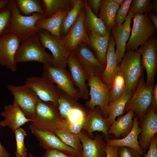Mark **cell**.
I'll use <instances>...</instances> for the list:
<instances>
[{
    "instance_id": "obj_1",
    "label": "cell",
    "mask_w": 157,
    "mask_h": 157,
    "mask_svg": "<svg viewBox=\"0 0 157 157\" xmlns=\"http://www.w3.org/2000/svg\"><path fill=\"white\" fill-rule=\"evenodd\" d=\"M8 5L12 13L8 33L15 35L21 43L36 34L38 30L36 23L40 19L46 18L44 15L34 13L29 16L23 15L19 11L15 0H10Z\"/></svg>"
},
{
    "instance_id": "obj_2",
    "label": "cell",
    "mask_w": 157,
    "mask_h": 157,
    "mask_svg": "<svg viewBox=\"0 0 157 157\" xmlns=\"http://www.w3.org/2000/svg\"><path fill=\"white\" fill-rule=\"evenodd\" d=\"M63 122L55 104L40 99L36 106L35 117L30 125L39 130L52 131L62 129Z\"/></svg>"
},
{
    "instance_id": "obj_3",
    "label": "cell",
    "mask_w": 157,
    "mask_h": 157,
    "mask_svg": "<svg viewBox=\"0 0 157 157\" xmlns=\"http://www.w3.org/2000/svg\"><path fill=\"white\" fill-rule=\"evenodd\" d=\"M118 66L124 78L126 90L133 93L144 73L141 55L137 50L126 51Z\"/></svg>"
},
{
    "instance_id": "obj_4",
    "label": "cell",
    "mask_w": 157,
    "mask_h": 157,
    "mask_svg": "<svg viewBox=\"0 0 157 157\" xmlns=\"http://www.w3.org/2000/svg\"><path fill=\"white\" fill-rule=\"evenodd\" d=\"M131 33L126 46V50L135 51L150 37L157 33V28L148 14H133Z\"/></svg>"
},
{
    "instance_id": "obj_5",
    "label": "cell",
    "mask_w": 157,
    "mask_h": 157,
    "mask_svg": "<svg viewBox=\"0 0 157 157\" xmlns=\"http://www.w3.org/2000/svg\"><path fill=\"white\" fill-rule=\"evenodd\" d=\"M15 60L16 63L35 61L52 66L53 58L41 45L36 34L21 43L15 54Z\"/></svg>"
},
{
    "instance_id": "obj_6",
    "label": "cell",
    "mask_w": 157,
    "mask_h": 157,
    "mask_svg": "<svg viewBox=\"0 0 157 157\" xmlns=\"http://www.w3.org/2000/svg\"><path fill=\"white\" fill-rule=\"evenodd\" d=\"M153 87L146 85L143 74L132 96L126 104L124 114L129 110H133L140 121L142 122L151 105Z\"/></svg>"
},
{
    "instance_id": "obj_7",
    "label": "cell",
    "mask_w": 157,
    "mask_h": 157,
    "mask_svg": "<svg viewBox=\"0 0 157 157\" xmlns=\"http://www.w3.org/2000/svg\"><path fill=\"white\" fill-rule=\"evenodd\" d=\"M87 81V84L90 87V99L85 102V107L92 110L96 106H99L103 117L107 119L108 117L107 108L109 102V88L99 76L93 74H89Z\"/></svg>"
},
{
    "instance_id": "obj_8",
    "label": "cell",
    "mask_w": 157,
    "mask_h": 157,
    "mask_svg": "<svg viewBox=\"0 0 157 157\" xmlns=\"http://www.w3.org/2000/svg\"><path fill=\"white\" fill-rule=\"evenodd\" d=\"M38 40L42 47L48 49L53 58L52 66L59 68L67 67L69 53L62 38L53 35L48 31L39 29L37 33Z\"/></svg>"
},
{
    "instance_id": "obj_9",
    "label": "cell",
    "mask_w": 157,
    "mask_h": 157,
    "mask_svg": "<svg viewBox=\"0 0 157 157\" xmlns=\"http://www.w3.org/2000/svg\"><path fill=\"white\" fill-rule=\"evenodd\" d=\"M7 87L25 117L32 121L35 116L36 105L40 99L35 92L26 84L17 86L9 85Z\"/></svg>"
},
{
    "instance_id": "obj_10",
    "label": "cell",
    "mask_w": 157,
    "mask_h": 157,
    "mask_svg": "<svg viewBox=\"0 0 157 157\" xmlns=\"http://www.w3.org/2000/svg\"><path fill=\"white\" fill-rule=\"evenodd\" d=\"M42 75L49 78L60 90L74 99L77 101L80 98L78 90L66 67L59 68L44 65Z\"/></svg>"
},
{
    "instance_id": "obj_11",
    "label": "cell",
    "mask_w": 157,
    "mask_h": 157,
    "mask_svg": "<svg viewBox=\"0 0 157 157\" xmlns=\"http://www.w3.org/2000/svg\"><path fill=\"white\" fill-rule=\"evenodd\" d=\"M137 50L142 56V64L146 72V85L153 86L157 68V37H150Z\"/></svg>"
},
{
    "instance_id": "obj_12",
    "label": "cell",
    "mask_w": 157,
    "mask_h": 157,
    "mask_svg": "<svg viewBox=\"0 0 157 157\" xmlns=\"http://www.w3.org/2000/svg\"><path fill=\"white\" fill-rule=\"evenodd\" d=\"M58 108L62 119L72 123L83 121L90 110L61 90Z\"/></svg>"
},
{
    "instance_id": "obj_13",
    "label": "cell",
    "mask_w": 157,
    "mask_h": 157,
    "mask_svg": "<svg viewBox=\"0 0 157 157\" xmlns=\"http://www.w3.org/2000/svg\"><path fill=\"white\" fill-rule=\"evenodd\" d=\"M25 84L33 90L41 100L52 102L58 106L61 90L49 78L42 76L30 77Z\"/></svg>"
},
{
    "instance_id": "obj_14",
    "label": "cell",
    "mask_w": 157,
    "mask_h": 157,
    "mask_svg": "<svg viewBox=\"0 0 157 157\" xmlns=\"http://www.w3.org/2000/svg\"><path fill=\"white\" fill-rule=\"evenodd\" d=\"M29 129L43 149H56L68 155L81 157V153L65 144L52 131L39 130L30 125Z\"/></svg>"
},
{
    "instance_id": "obj_15",
    "label": "cell",
    "mask_w": 157,
    "mask_h": 157,
    "mask_svg": "<svg viewBox=\"0 0 157 157\" xmlns=\"http://www.w3.org/2000/svg\"><path fill=\"white\" fill-rule=\"evenodd\" d=\"M20 44L15 35L9 33L0 38V65L6 66L12 72L16 71L15 56Z\"/></svg>"
},
{
    "instance_id": "obj_16",
    "label": "cell",
    "mask_w": 157,
    "mask_h": 157,
    "mask_svg": "<svg viewBox=\"0 0 157 157\" xmlns=\"http://www.w3.org/2000/svg\"><path fill=\"white\" fill-rule=\"evenodd\" d=\"M67 66L73 82L78 89L80 98L84 100L89 98V89L86 83L89 74L80 64L72 51L69 53Z\"/></svg>"
},
{
    "instance_id": "obj_17",
    "label": "cell",
    "mask_w": 157,
    "mask_h": 157,
    "mask_svg": "<svg viewBox=\"0 0 157 157\" xmlns=\"http://www.w3.org/2000/svg\"><path fill=\"white\" fill-rule=\"evenodd\" d=\"M85 14L84 6L76 22L70 28L66 35L62 38L69 53L81 43L88 44V33L84 25Z\"/></svg>"
},
{
    "instance_id": "obj_18",
    "label": "cell",
    "mask_w": 157,
    "mask_h": 157,
    "mask_svg": "<svg viewBox=\"0 0 157 157\" xmlns=\"http://www.w3.org/2000/svg\"><path fill=\"white\" fill-rule=\"evenodd\" d=\"M72 51L78 62L89 74H93L100 76L104 69L87 44L81 43Z\"/></svg>"
},
{
    "instance_id": "obj_19",
    "label": "cell",
    "mask_w": 157,
    "mask_h": 157,
    "mask_svg": "<svg viewBox=\"0 0 157 157\" xmlns=\"http://www.w3.org/2000/svg\"><path fill=\"white\" fill-rule=\"evenodd\" d=\"M109 127L106 119L103 117L99 107L97 106L92 110L90 109L85 118L82 130L85 131L91 139L94 138V132H101L103 137L106 140L114 138L112 135L108 133Z\"/></svg>"
},
{
    "instance_id": "obj_20",
    "label": "cell",
    "mask_w": 157,
    "mask_h": 157,
    "mask_svg": "<svg viewBox=\"0 0 157 157\" xmlns=\"http://www.w3.org/2000/svg\"><path fill=\"white\" fill-rule=\"evenodd\" d=\"M78 135L82 149L81 157H106L105 149L107 144L101 135L96 133L91 139L81 130Z\"/></svg>"
},
{
    "instance_id": "obj_21",
    "label": "cell",
    "mask_w": 157,
    "mask_h": 157,
    "mask_svg": "<svg viewBox=\"0 0 157 157\" xmlns=\"http://www.w3.org/2000/svg\"><path fill=\"white\" fill-rule=\"evenodd\" d=\"M133 14L131 5L126 19L124 23L119 26H114L110 31L116 45L115 53L118 65L125 52L126 42L129 39L131 31V23Z\"/></svg>"
},
{
    "instance_id": "obj_22",
    "label": "cell",
    "mask_w": 157,
    "mask_h": 157,
    "mask_svg": "<svg viewBox=\"0 0 157 157\" xmlns=\"http://www.w3.org/2000/svg\"><path fill=\"white\" fill-rule=\"evenodd\" d=\"M151 106L145 118L142 122L141 132L138 136V142L144 154L147 153L150 141L157 133V116Z\"/></svg>"
},
{
    "instance_id": "obj_23",
    "label": "cell",
    "mask_w": 157,
    "mask_h": 157,
    "mask_svg": "<svg viewBox=\"0 0 157 157\" xmlns=\"http://www.w3.org/2000/svg\"><path fill=\"white\" fill-rule=\"evenodd\" d=\"M0 114L4 118L3 120L0 121V126L3 127L8 126L13 132L26 123L32 121L25 117L14 101L13 104L5 105Z\"/></svg>"
},
{
    "instance_id": "obj_24",
    "label": "cell",
    "mask_w": 157,
    "mask_h": 157,
    "mask_svg": "<svg viewBox=\"0 0 157 157\" xmlns=\"http://www.w3.org/2000/svg\"><path fill=\"white\" fill-rule=\"evenodd\" d=\"M115 42L111 33L106 53V65L100 77L110 90L118 67L115 50Z\"/></svg>"
},
{
    "instance_id": "obj_25",
    "label": "cell",
    "mask_w": 157,
    "mask_h": 157,
    "mask_svg": "<svg viewBox=\"0 0 157 157\" xmlns=\"http://www.w3.org/2000/svg\"><path fill=\"white\" fill-rule=\"evenodd\" d=\"M138 117L136 115L133 117L134 123L130 133L125 138L121 139H108L106 140L107 144L115 147L126 146L136 150L141 155L144 153L138 141V136L141 132L139 126Z\"/></svg>"
},
{
    "instance_id": "obj_26",
    "label": "cell",
    "mask_w": 157,
    "mask_h": 157,
    "mask_svg": "<svg viewBox=\"0 0 157 157\" xmlns=\"http://www.w3.org/2000/svg\"><path fill=\"white\" fill-rule=\"evenodd\" d=\"M134 113L133 110H131L124 115L118 116L109 127L108 134L113 135L117 139L126 137L130 133L133 126Z\"/></svg>"
},
{
    "instance_id": "obj_27",
    "label": "cell",
    "mask_w": 157,
    "mask_h": 157,
    "mask_svg": "<svg viewBox=\"0 0 157 157\" xmlns=\"http://www.w3.org/2000/svg\"><path fill=\"white\" fill-rule=\"evenodd\" d=\"M89 42L88 46L94 52L95 56L104 69L106 65V53L111 32L106 35L101 36L93 33L88 32Z\"/></svg>"
},
{
    "instance_id": "obj_28",
    "label": "cell",
    "mask_w": 157,
    "mask_h": 157,
    "mask_svg": "<svg viewBox=\"0 0 157 157\" xmlns=\"http://www.w3.org/2000/svg\"><path fill=\"white\" fill-rule=\"evenodd\" d=\"M84 2L85 11L84 25L87 32L90 31L101 36H105L110 33L103 22L93 13L86 0H84Z\"/></svg>"
},
{
    "instance_id": "obj_29",
    "label": "cell",
    "mask_w": 157,
    "mask_h": 157,
    "mask_svg": "<svg viewBox=\"0 0 157 157\" xmlns=\"http://www.w3.org/2000/svg\"><path fill=\"white\" fill-rule=\"evenodd\" d=\"M119 6L113 0H101L97 17L103 22L109 31L114 26L115 15Z\"/></svg>"
},
{
    "instance_id": "obj_30",
    "label": "cell",
    "mask_w": 157,
    "mask_h": 157,
    "mask_svg": "<svg viewBox=\"0 0 157 157\" xmlns=\"http://www.w3.org/2000/svg\"><path fill=\"white\" fill-rule=\"evenodd\" d=\"M68 12H60L49 18H40L36 22L35 26L38 30L43 29L52 35L60 37L59 31L60 26Z\"/></svg>"
},
{
    "instance_id": "obj_31",
    "label": "cell",
    "mask_w": 157,
    "mask_h": 157,
    "mask_svg": "<svg viewBox=\"0 0 157 157\" xmlns=\"http://www.w3.org/2000/svg\"><path fill=\"white\" fill-rule=\"evenodd\" d=\"M133 93L126 90L119 99L113 102H109L107 108L108 117L106 120L109 126L115 120L117 117L123 115L126 104Z\"/></svg>"
},
{
    "instance_id": "obj_32",
    "label": "cell",
    "mask_w": 157,
    "mask_h": 157,
    "mask_svg": "<svg viewBox=\"0 0 157 157\" xmlns=\"http://www.w3.org/2000/svg\"><path fill=\"white\" fill-rule=\"evenodd\" d=\"M76 0H43L44 15L49 18L62 12L68 11L73 7Z\"/></svg>"
},
{
    "instance_id": "obj_33",
    "label": "cell",
    "mask_w": 157,
    "mask_h": 157,
    "mask_svg": "<svg viewBox=\"0 0 157 157\" xmlns=\"http://www.w3.org/2000/svg\"><path fill=\"white\" fill-rule=\"evenodd\" d=\"M84 0H76L72 8L68 11L62 22L59 31L60 37L63 38L76 21L84 7Z\"/></svg>"
},
{
    "instance_id": "obj_34",
    "label": "cell",
    "mask_w": 157,
    "mask_h": 157,
    "mask_svg": "<svg viewBox=\"0 0 157 157\" xmlns=\"http://www.w3.org/2000/svg\"><path fill=\"white\" fill-rule=\"evenodd\" d=\"M126 90L124 78L118 66L109 91V101L113 102L119 99Z\"/></svg>"
},
{
    "instance_id": "obj_35",
    "label": "cell",
    "mask_w": 157,
    "mask_h": 157,
    "mask_svg": "<svg viewBox=\"0 0 157 157\" xmlns=\"http://www.w3.org/2000/svg\"><path fill=\"white\" fill-rule=\"evenodd\" d=\"M15 1L20 13H22L24 15L29 16L34 13L44 15L42 0H15Z\"/></svg>"
},
{
    "instance_id": "obj_36",
    "label": "cell",
    "mask_w": 157,
    "mask_h": 157,
    "mask_svg": "<svg viewBox=\"0 0 157 157\" xmlns=\"http://www.w3.org/2000/svg\"><path fill=\"white\" fill-rule=\"evenodd\" d=\"M51 131L53 132L65 144L82 154V145L78 134L62 129H56Z\"/></svg>"
},
{
    "instance_id": "obj_37",
    "label": "cell",
    "mask_w": 157,
    "mask_h": 157,
    "mask_svg": "<svg viewBox=\"0 0 157 157\" xmlns=\"http://www.w3.org/2000/svg\"><path fill=\"white\" fill-rule=\"evenodd\" d=\"M14 133L16 142V150L15 152L17 157H26L27 155V149L24 143L26 132L22 128H19L15 130Z\"/></svg>"
},
{
    "instance_id": "obj_38",
    "label": "cell",
    "mask_w": 157,
    "mask_h": 157,
    "mask_svg": "<svg viewBox=\"0 0 157 157\" xmlns=\"http://www.w3.org/2000/svg\"><path fill=\"white\" fill-rule=\"evenodd\" d=\"M12 18V12L8 4L0 10V38L8 32Z\"/></svg>"
},
{
    "instance_id": "obj_39",
    "label": "cell",
    "mask_w": 157,
    "mask_h": 157,
    "mask_svg": "<svg viewBox=\"0 0 157 157\" xmlns=\"http://www.w3.org/2000/svg\"><path fill=\"white\" fill-rule=\"evenodd\" d=\"M151 0H133L131 4L133 14H148L153 10Z\"/></svg>"
},
{
    "instance_id": "obj_40",
    "label": "cell",
    "mask_w": 157,
    "mask_h": 157,
    "mask_svg": "<svg viewBox=\"0 0 157 157\" xmlns=\"http://www.w3.org/2000/svg\"><path fill=\"white\" fill-rule=\"evenodd\" d=\"M132 0H124L122 4L119 6L117 12L115 19L114 26L122 25L126 19Z\"/></svg>"
},
{
    "instance_id": "obj_41",
    "label": "cell",
    "mask_w": 157,
    "mask_h": 157,
    "mask_svg": "<svg viewBox=\"0 0 157 157\" xmlns=\"http://www.w3.org/2000/svg\"><path fill=\"white\" fill-rule=\"evenodd\" d=\"M117 157H143L133 149L126 146L118 147Z\"/></svg>"
},
{
    "instance_id": "obj_42",
    "label": "cell",
    "mask_w": 157,
    "mask_h": 157,
    "mask_svg": "<svg viewBox=\"0 0 157 157\" xmlns=\"http://www.w3.org/2000/svg\"><path fill=\"white\" fill-rule=\"evenodd\" d=\"M149 150L143 157H157V136L155 134L151 140Z\"/></svg>"
},
{
    "instance_id": "obj_43",
    "label": "cell",
    "mask_w": 157,
    "mask_h": 157,
    "mask_svg": "<svg viewBox=\"0 0 157 157\" xmlns=\"http://www.w3.org/2000/svg\"><path fill=\"white\" fill-rule=\"evenodd\" d=\"M42 157H77L68 155L59 150L55 149L46 150Z\"/></svg>"
},
{
    "instance_id": "obj_44",
    "label": "cell",
    "mask_w": 157,
    "mask_h": 157,
    "mask_svg": "<svg viewBox=\"0 0 157 157\" xmlns=\"http://www.w3.org/2000/svg\"><path fill=\"white\" fill-rule=\"evenodd\" d=\"M86 1L93 13L97 16L99 11L101 0H86Z\"/></svg>"
},
{
    "instance_id": "obj_45",
    "label": "cell",
    "mask_w": 157,
    "mask_h": 157,
    "mask_svg": "<svg viewBox=\"0 0 157 157\" xmlns=\"http://www.w3.org/2000/svg\"><path fill=\"white\" fill-rule=\"evenodd\" d=\"M118 147L107 144L105 151L106 157H117Z\"/></svg>"
},
{
    "instance_id": "obj_46",
    "label": "cell",
    "mask_w": 157,
    "mask_h": 157,
    "mask_svg": "<svg viewBox=\"0 0 157 157\" xmlns=\"http://www.w3.org/2000/svg\"><path fill=\"white\" fill-rule=\"evenodd\" d=\"M151 106L156 112L157 107V83L154 85L152 91V101Z\"/></svg>"
},
{
    "instance_id": "obj_47",
    "label": "cell",
    "mask_w": 157,
    "mask_h": 157,
    "mask_svg": "<svg viewBox=\"0 0 157 157\" xmlns=\"http://www.w3.org/2000/svg\"><path fill=\"white\" fill-rule=\"evenodd\" d=\"M10 155V154L0 142V157H9Z\"/></svg>"
},
{
    "instance_id": "obj_48",
    "label": "cell",
    "mask_w": 157,
    "mask_h": 157,
    "mask_svg": "<svg viewBox=\"0 0 157 157\" xmlns=\"http://www.w3.org/2000/svg\"><path fill=\"white\" fill-rule=\"evenodd\" d=\"M148 15L153 23L157 28V16L151 12L148 14Z\"/></svg>"
},
{
    "instance_id": "obj_49",
    "label": "cell",
    "mask_w": 157,
    "mask_h": 157,
    "mask_svg": "<svg viewBox=\"0 0 157 157\" xmlns=\"http://www.w3.org/2000/svg\"><path fill=\"white\" fill-rule=\"evenodd\" d=\"M152 5V13L155 15H157V0H153L151 3Z\"/></svg>"
},
{
    "instance_id": "obj_50",
    "label": "cell",
    "mask_w": 157,
    "mask_h": 157,
    "mask_svg": "<svg viewBox=\"0 0 157 157\" xmlns=\"http://www.w3.org/2000/svg\"><path fill=\"white\" fill-rule=\"evenodd\" d=\"M10 0H0V10L6 6Z\"/></svg>"
},
{
    "instance_id": "obj_51",
    "label": "cell",
    "mask_w": 157,
    "mask_h": 157,
    "mask_svg": "<svg viewBox=\"0 0 157 157\" xmlns=\"http://www.w3.org/2000/svg\"><path fill=\"white\" fill-rule=\"evenodd\" d=\"M113 1L119 5V6L122 4L124 1V0H113Z\"/></svg>"
},
{
    "instance_id": "obj_52",
    "label": "cell",
    "mask_w": 157,
    "mask_h": 157,
    "mask_svg": "<svg viewBox=\"0 0 157 157\" xmlns=\"http://www.w3.org/2000/svg\"><path fill=\"white\" fill-rule=\"evenodd\" d=\"M28 157H35V156L31 153L28 154Z\"/></svg>"
}]
</instances>
